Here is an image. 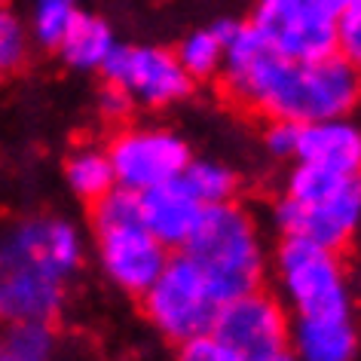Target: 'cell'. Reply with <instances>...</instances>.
Wrapping results in <instances>:
<instances>
[{
	"mask_svg": "<svg viewBox=\"0 0 361 361\" xmlns=\"http://www.w3.org/2000/svg\"><path fill=\"white\" fill-rule=\"evenodd\" d=\"M31 43L34 40L28 22L19 16V10H13L10 4H0V77L13 74L25 65Z\"/></svg>",
	"mask_w": 361,
	"mask_h": 361,
	"instance_id": "21",
	"label": "cell"
},
{
	"mask_svg": "<svg viewBox=\"0 0 361 361\" xmlns=\"http://www.w3.org/2000/svg\"><path fill=\"white\" fill-rule=\"evenodd\" d=\"M80 10H83L80 0H31L28 19H25L31 31V40L37 47L56 49V43L68 31V25L77 19Z\"/></svg>",
	"mask_w": 361,
	"mask_h": 361,
	"instance_id": "20",
	"label": "cell"
},
{
	"mask_svg": "<svg viewBox=\"0 0 361 361\" xmlns=\"http://www.w3.org/2000/svg\"><path fill=\"white\" fill-rule=\"evenodd\" d=\"M135 221H141V205H138V193H135V190L114 187V190H107L102 200L92 202V224H95V230L123 227V224H135Z\"/></svg>",
	"mask_w": 361,
	"mask_h": 361,
	"instance_id": "22",
	"label": "cell"
},
{
	"mask_svg": "<svg viewBox=\"0 0 361 361\" xmlns=\"http://www.w3.org/2000/svg\"><path fill=\"white\" fill-rule=\"evenodd\" d=\"M0 361H4V331H0Z\"/></svg>",
	"mask_w": 361,
	"mask_h": 361,
	"instance_id": "28",
	"label": "cell"
},
{
	"mask_svg": "<svg viewBox=\"0 0 361 361\" xmlns=\"http://www.w3.org/2000/svg\"><path fill=\"white\" fill-rule=\"evenodd\" d=\"M56 334L52 322H16L4 331V361H52Z\"/></svg>",
	"mask_w": 361,
	"mask_h": 361,
	"instance_id": "19",
	"label": "cell"
},
{
	"mask_svg": "<svg viewBox=\"0 0 361 361\" xmlns=\"http://www.w3.org/2000/svg\"><path fill=\"white\" fill-rule=\"evenodd\" d=\"M346 0H257L251 25L288 59L312 61L334 56Z\"/></svg>",
	"mask_w": 361,
	"mask_h": 361,
	"instance_id": "6",
	"label": "cell"
},
{
	"mask_svg": "<svg viewBox=\"0 0 361 361\" xmlns=\"http://www.w3.org/2000/svg\"><path fill=\"white\" fill-rule=\"evenodd\" d=\"M116 187L144 193L157 184L180 178L190 162V147L169 129H129L120 132L107 147Z\"/></svg>",
	"mask_w": 361,
	"mask_h": 361,
	"instance_id": "8",
	"label": "cell"
},
{
	"mask_svg": "<svg viewBox=\"0 0 361 361\" xmlns=\"http://www.w3.org/2000/svg\"><path fill=\"white\" fill-rule=\"evenodd\" d=\"M65 180H68L71 193L80 196V200H86V202L102 200L107 190L116 187L114 166H111L107 150L83 147V150L71 153V159L65 162Z\"/></svg>",
	"mask_w": 361,
	"mask_h": 361,
	"instance_id": "16",
	"label": "cell"
},
{
	"mask_svg": "<svg viewBox=\"0 0 361 361\" xmlns=\"http://www.w3.org/2000/svg\"><path fill=\"white\" fill-rule=\"evenodd\" d=\"M276 269L297 315L349 319V288L337 251L300 236H285L276 251Z\"/></svg>",
	"mask_w": 361,
	"mask_h": 361,
	"instance_id": "4",
	"label": "cell"
},
{
	"mask_svg": "<svg viewBox=\"0 0 361 361\" xmlns=\"http://www.w3.org/2000/svg\"><path fill=\"white\" fill-rule=\"evenodd\" d=\"M358 346L355 328L337 315H297L294 355L300 361H352Z\"/></svg>",
	"mask_w": 361,
	"mask_h": 361,
	"instance_id": "15",
	"label": "cell"
},
{
	"mask_svg": "<svg viewBox=\"0 0 361 361\" xmlns=\"http://www.w3.org/2000/svg\"><path fill=\"white\" fill-rule=\"evenodd\" d=\"M294 144H297V126L285 120H273L267 129V150L273 157H294Z\"/></svg>",
	"mask_w": 361,
	"mask_h": 361,
	"instance_id": "25",
	"label": "cell"
},
{
	"mask_svg": "<svg viewBox=\"0 0 361 361\" xmlns=\"http://www.w3.org/2000/svg\"><path fill=\"white\" fill-rule=\"evenodd\" d=\"M358 77H361V65H358Z\"/></svg>",
	"mask_w": 361,
	"mask_h": 361,
	"instance_id": "29",
	"label": "cell"
},
{
	"mask_svg": "<svg viewBox=\"0 0 361 361\" xmlns=\"http://www.w3.org/2000/svg\"><path fill=\"white\" fill-rule=\"evenodd\" d=\"M212 334H218L224 343H230L245 361L264 355L269 349H279L288 343V319L273 297L260 288L233 297L218 306Z\"/></svg>",
	"mask_w": 361,
	"mask_h": 361,
	"instance_id": "10",
	"label": "cell"
},
{
	"mask_svg": "<svg viewBox=\"0 0 361 361\" xmlns=\"http://www.w3.org/2000/svg\"><path fill=\"white\" fill-rule=\"evenodd\" d=\"M141 297L153 328L171 343H184L196 334L212 331L221 306L187 255L169 257Z\"/></svg>",
	"mask_w": 361,
	"mask_h": 361,
	"instance_id": "5",
	"label": "cell"
},
{
	"mask_svg": "<svg viewBox=\"0 0 361 361\" xmlns=\"http://www.w3.org/2000/svg\"><path fill=\"white\" fill-rule=\"evenodd\" d=\"M114 47H116V34L111 28V22L102 19L98 13L80 10L77 19L68 25V31L56 43V52L71 71L98 74L107 56L114 52Z\"/></svg>",
	"mask_w": 361,
	"mask_h": 361,
	"instance_id": "14",
	"label": "cell"
},
{
	"mask_svg": "<svg viewBox=\"0 0 361 361\" xmlns=\"http://www.w3.org/2000/svg\"><path fill=\"white\" fill-rule=\"evenodd\" d=\"M98 264L104 276L126 294H144L150 282L159 276V269L169 260V248L144 230L141 221L123 224V227L95 230Z\"/></svg>",
	"mask_w": 361,
	"mask_h": 361,
	"instance_id": "11",
	"label": "cell"
},
{
	"mask_svg": "<svg viewBox=\"0 0 361 361\" xmlns=\"http://www.w3.org/2000/svg\"><path fill=\"white\" fill-rule=\"evenodd\" d=\"M184 255L202 273L218 303L260 288L264 279V245L255 224L239 205H205L200 221L184 242Z\"/></svg>",
	"mask_w": 361,
	"mask_h": 361,
	"instance_id": "3",
	"label": "cell"
},
{
	"mask_svg": "<svg viewBox=\"0 0 361 361\" xmlns=\"http://www.w3.org/2000/svg\"><path fill=\"white\" fill-rule=\"evenodd\" d=\"M83 264V236L52 214L22 218L0 233V324L52 322Z\"/></svg>",
	"mask_w": 361,
	"mask_h": 361,
	"instance_id": "2",
	"label": "cell"
},
{
	"mask_svg": "<svg viewBox=\"0 0 361 361\" xmlns=\"http://www.w3.org/2000/svg\"><path fill=\"white\" fill-rule=\"evenodd\" d=\"M98 74L107 86L123 89L132 104L144 107H169L193 89V80L175 52L141 43H116Z\"/></svg>",
	"mask_w": 361,
	"mask_h": 361,
	"instance_id": "7",
	"label": "cell"
},
{
	"mask_svg": "<svg viewBox=\"0 0 361 361\" xmlns=\"http://www.w3.org/2000/svg\"><path fill=\"white\" fill-rule=\"evenodd\" d=\"M224 49H227V43L209 25V28H196L187 34L180 40V47L175 49V56L180 61V68L190 74V80H209L214 74H221Z\"/></svg>",
	"mask_w": 361,
	"mask_h": 361,
	"instance_id": "18",
	"label": "cell"
},
{
	"mask_svg": "<svg viewBox=\"0 0 361 361\" xmlns=\"http://www.w3.org/2000/svg\"><path fill=\"white\" fill-rule=\"evenodd\" d=\"M221 77L236 102L294 126L349 116L361 98L358 65L343 52L312 61L288 59L251 22H239L227 40Z\"/></svg>",
	"mask_w": 361,
	"mask_h": 361,
	"instance_id": "1",
	"label": "cell"
},
{
	"mask_svg": "<svg viewBox=\"0 0 361 361\" xmlns=\"http://www.w3.org/2000/svg\"><path fill=\"white\" fill-rule=\"evenodd\" d=\"M276 224L285 236H300L340 251L361 227V175H352L337 193L319 202H297L285 196L276 205Z\"/></svg>",
	"mask_w": 361,
	"mask_h": 361,
	"instance_id": "9",
	"label": "cell"
},
{
	"mask_svg": "<svg viewBox=\"0 0 361 361\" xmlns=\"http://www.w3.org/2000/svg\"><path fill=\"white\" fill-rule=\"evenodd\" d=\"M337 49L352 65H361V0H346L337 25Z\"/></svg>",
	"mask_w": 361,
	"mask_h": 361,
	"instance_id": "24",
	"label": "cell"
},
{
	"mask_svg": "<svg viewBox=\"0 0 361 361\" xmlns=\"http://www.w3.org/2000/svg\"><path fill=\"white\" fill-rule=\"evenodd\" d=\"M251 361H300V358L294 355V349H288V346H279V349H269V352H264V355L251 358Z\"/></svg>",
	"mask_w": 361,
	"mask_h": 361,
	"instance_id": "27",
	"label": "cell"
},
{
	"mask_svg": "<svg viewBox=\"0 0 361 361\" xmlns=\"http://www.w3.org/2000/svg\"><path fill=\"white\" fill-rule=\"evenodd\" d=\"M294 157L340 175H361V129L346 116L297 126Z\"/></svg>",
	"mask_w": 361,
	"mask_h": 361,
	"instance_id": "13",
	"label": "cell"
},
{
	"mask_svg": "<svg viewBox=\"0 0 361 361\" xmlns=\"http://www.w3.org/2000/svg\"><path fill=\"white\" fill-rule=\"evenodd\" d=\"M129 95L123 92V89H116V86H107L104 89V95H102V111L107 116H123L126 111H129Z\"/></svg>",
	"mask_w": 361,
	"mask_h": 361,
	"instance_id": "26",
	"label": "cell"
},
{
	"mask_svg": "<svg viewBox=\"0 0 361 361\" xmlns=\"http://www.w3.org/2000/svg\"><path fill=\"white\" fill-rule=\"evenodd\" d=\"M141 205V224L159 245L171 248H184V242L190 239V233L200 221V214L205 205L184 187V180H166L157 184L150 190L138 193Z\"/></svg>",
	"mask_w": 361,
	"mask_h": 361,
	"instance_id": "12",
	"label": "cell"
},
{
	"mask_svg": "<svg viewBox=\"0 0 361 361\" xmlns=\"http://www.w3.org/2000/svg\"><path fill=\"white\" fill-rule=\"evenodd\" d=\"M180 180L202 205H221L230 202L236 193V175L218 159H193L180 171Z\"/></svg>",
	"mask_w": 361,
	"mask_h": 361,
	"instance_id": "17",
	"label": "cell"
},
{
	"mask_svg": "<svg viewBox=\"0 0 361 361\" xmlns=\"http://www.w3.org/2000/svg\"><path fill=\"white\" fill-rule=\"evenodd\" d=\"M178 361H245L230 343H224L218 334L205 331L196 337L178 343Z\"/></svg>",
	"mask_w": 361,
	"mask_h": 361,
	"instance_id": "23",
	"label": "cell"
}]
</instances>
